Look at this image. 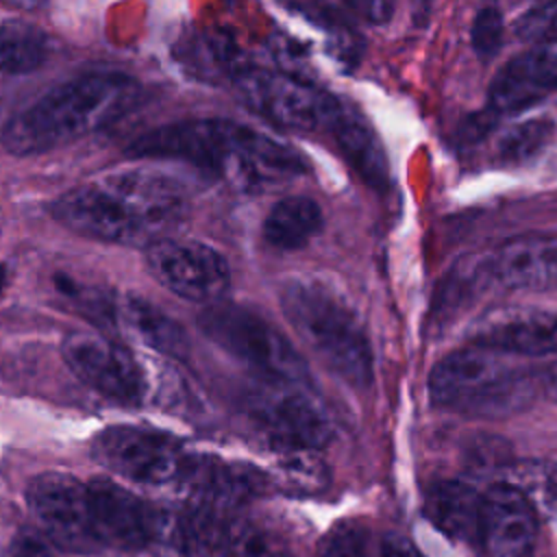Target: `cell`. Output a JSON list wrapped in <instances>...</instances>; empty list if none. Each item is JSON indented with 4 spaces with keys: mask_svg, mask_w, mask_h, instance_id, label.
Here are the masks:
<instances>
[{
    "mask_svg": "<svg viewBox=\"0 0 557 557\" xmlns=\"http://www.w3.org/2000/svg\"><path fill=\"white\" fill-rule=\"evenodd\" d=\"M200 331L222 350L246 363L268 385H302L307 366L292 342L261 313L233 305H209L198 318Z\"/></svg>",
    "mask_w": 557,
    "mask_h": 557,
    "instance_id": "6",
    "label": "cell"
},
{
    "mask_svg": "<svg viewBox=\"0 0 557 557\" xmlns=\"http://www.w3.org/2000/svg\"><path fill=\"white\" fill-rule=\"evenodd\" d=\"M257 416L278 450L318 453L333 437L329 413L300 385H270Z\"/></svg>",
    "mask_w": 557,
    "mask_h": 557,
    "instance_id": "12",
    "label": "cell"
},
{
    "mask_svg": "<svg viewBox=\"0 0 557 557\" xmlns=\"http://www.w3.org/2000/svg\"><path fill=\"white\" fill-rule=\"evenodd\" d=\"M61 352L70 370L98 394L124 405L141 403L146 379L135 355L122 344L91 331H76L63 339Z\"/></svg>",
    "mask_w": 557,
    "mask_h": 557,
    "instance_id": "11",
    "label": "cell"
},
{
    "mask_svg": "<svg viewBox=\"0 0 557 557\" xmlns=\"http://www.w3.org/2000/svg\"><path fill=\"white\" fill-rule=\"evenodd\" d=\"M54 289L59 296H63L72 309L87 315L91 322L98 324H113L117 318V305L113 298H109L104 292L89 287L85 283H78L76 278L67 274L54 276Z\"/></svg>",
    "mask_w": 557,
    "mask_h": 557,
    "instance_id": "27",
    "label": "cell"
},
{
    "mask_svg": "<svg viewBox=\"0 0 557 557\" xmlns=\"http://www.w3.org/2000/svg\"><path fill=\"white\" fill-rule=\"evenodd\" d=\"M117 315L150 348L176 359L187 357L189 344L183 329L146 298L135 294L126 296L117 305Z\"/></svg>",
    "mask_w": 557,
    "mask_h": 557,
    "instance_id": "21",
    "label": "cell"
},
{
    "mask_svg": "<svg viewBox=\"0 0 557 557\" xmlns=\"http://www.w3.org/2000/svg\"><path fill=\"white\" fill-rule=\"evenodd\" d=\"M481 498L483 494L463 481H437L424 496V516L450 540L474 542L479 540Z\"/></svg>",
    "mask_w": 557,
    "mask_h": 557,
    "instance_id": "18",
    "label": "cell"
},
{
    "mask_svg": "<svg viewBox=\"0 0 557 557\" xmlns=\"http://www.w3.org/2000/svg\"><path fill=\"white\" fill-rule=\"evenodd\" d=\"M222 557H294V548L285 535L268 524L244 516H231L224 524Z\"/></svg>",
    "mask_w": 557,
    "mask_h": 557,
    "instance_id": "22",
    "label": "cell"
},
{
    "mask_svg": "<svg viewBox=\"0 0 557 557\" xmlns=\"http://www.w3.org/2000/svg\"><path fill=\"white\" fill-rule=\"evenodd\" d=\"M429 396L442 409L500 418L531 403L533 381L509 355L470 344L435 363L429 374Z\"/></svg>",
    "mask_w": 557,
    "mask_h": 557,
    "instance_id": "5",
    "label": "cell"
},
{
    "mask_svg": "<svg viewBox=\"0 0 557 557\" xmlns=\"http://www.w3.org/2000/svg\"><path fill=\"white\" fill-rule=\"evenodd\" d=\"M91 455L113 474L144 485L181 483L191 459L170 433L133 424L100 431L91 442Z\"/></svg>",
    "mask_w": 557,
    "mask_h": 557,
    "instance_id": "8",
    "label": "cell"
},
{
    "mask_svg": "<svg viewBox=\"0 0 557 557\" xmlns=\"http://www.w3.org/2000/svg\"><path fill=\"white\" fill-rule=\"evenodd\" d=\"M276 474H270V483L289 494H315L324 490L329 472L315 450H278Z\"/></svg>",
    "mask_w": 557,
    "mask_h": 557,
    "instance_id": "25",
    "label": "cell"
},
{
    "mask_svg": "<svg viewBox=\"0 0 557 557\" xmlns=\"http://www.w3.org/2000/svg\"><path fill=\"white\" fill-rule=\"evenodd\" d=\"M553 91H557V41L537 44L509 59L492 81L490 109L516 113Z\"/></svg>",
    "mask_w": 557,
    "mask_h": 557,
    "instance_id": "15",
    "label": "cell"
},
{
    "mask_svg": "<svg viewBox=\"0 0 557 557\" xmlns=\"http://www.w3.org/2000/svg\"><path fill=\"white\" fill-rule=\"evenodd\" d=\"M26 503L37 529L65 553L91 555L102 550L96 533L87 483L67 472H41L26 490Z\"/></svg>",
    "mask_w": 557,
    "mask_h": 557,
    "instance_id": "9",
    "label": "cell"
},
{
    "mask_svg": "<svg viewBox=\"0 0 557 557\" xmlns=\"http://www.w3.org/2000/svg\"><path fill=\"white\" fill-rule=\"evenodd\" d=\"M278 300L292 329L335 376L355 389L372 383L370 339L357 309L337 289L318 278H292Z\"/></svg>",
    "mask_w": 557,
    "mask_h": 557,
    "instance_id": "4",
    "label": "cell"
},
{
    "mask_svg": "<svg viewBox=\"0 0 557 557\" xmlns=\"http://www.w3.org/2000/svg\"><path fill=\"white\" fill-rule=\"evenodd\" d=\"M540 383L546 389V394L553 398V403H557V361H553L540 372Z\"/></svg>",
    "mask_w": 557,
    "mask_h": 557,
    "instance_id": "32",
    "label": "cell"
},
{
    "mask_svg": "<svg viewBox=\"0 0 557 557\" xmlns=\"http://www.w3.org/2000/svg\"><path fill=\"white\" fill-rule=\"evenodd\" d=\"M146 265L157 283L191 302L215 305L231 285L226 259L194 239H157L146 248Z\"/></svg>",
    "mask_w": 557,
    "mask_h": 557,
    "instance_id": "10",
    "label": "cell"
},
{
    "mask_svg": "<svg viewBox=\"0 0 557 557\" xmlns=\"http://www.w3.org/2000/svg\"><path fill=\"white\" fill-rule=\"evenodd\" d=\"M379 557H426L409 537L400 533H385L381 540Z\"/></svg>",
    "mask_w": 557,
    "mask_h": 557,
    "instance_id": "31",
    "label": "cell"
},
{
    "mask_svg": "<svg viewBox=\"0 0 557 557\" xmlns=\"http://www.w3.org/2000/svg\"><path fill=\"white\" fill-rule=\"evenodd\" d=\"M244 102L265 120L298 133H331L344 104L292 74L244 67L235 74Z\"/></svg>",
    "mask_w": 557,
    "mask_h": 557,
    "instance_id": "7",
    "label": "cell"
},
{
    "mask_svg": "<svg viewBox=\"0 0 557 557\" xmlns=\"http://www.w3.org/2000/svg\"><path fill=\"white\" fill-rule=\"evenodd\" d=\"M183 187L150 170L109 174L78 185L50 205L65 228L98 242L150 246L185 213Z\"/></svg>",
    "mask_w": 557,
    "mask_h": 557,
    "instance_id": "2",
    "label": "cell"
},
{
    "mask_svg": "<svg viewBox=\"0 0 557 557\" xmlns=\"http://www.w3.org/2000/svg\"><path fill=\"white\" fill-rule=\"evenodd\" d=\"M139 98V83L120 72L72 78L17 111L0 141L15 157L41 154L124 115Z\"/></svg>",
    "mask_w": 557,
    "mask_h": 557,
    "instance_id": "3",
    "label": "cell"
},
{
    "mask_svg": "<svg viewBox=\"0 0 557 557\" xmlns=\"http://www.w3.org/2000/svg\"><path fill=\"white\" fill-rule=\"evenodd\" d=\"M2 557H61V553L37 527L22 524L4 542Z\"/></svg>",
    "mask_w": 557,
    "mask_h": 557,
    "instance_id": "29",
    "label": "cell"
},
{
    "mask_svg": "<svg viewBox=\"0 0 557 557\" xmlns=\"http://www.w3.org/2000/svg\"><path fill=\"white\" fill-rule=\"evenodd\" d=\"M518 487L537 513L557 516V461L550 459H527L509 470L505 479Z\"/></svg>",
    "mask_w": 557,
    "mask_h": 557,
    "instance_id": "24",
    "label": "cell"
},
{
    "mask_svg": "<svg viewBox=\"0 0 557 557\" xmlns=\"http://www.w3.org/2000/svg\"><path fill=\"white\" fill-rule=\"evenodd\" d=\"M344 159L357 170V174L370 185L387 183V161L370 126L350 109L344 107L339 120L329 133Z\"/></svg>",
    "mask_w": 557,
    "mask_h": 557,
    "instance_id": "20",
    "label": "cell"
},
{
    "mask_svg": "<svg viewBox=\"0 0 557 557\" xmlns=\"http://www.w3.org/2000/svg\"><path fill=\"white\" fill-rule=\"evenodd\" d=\"M513 28L522 41H533L535 46L557 41V2L527 9Z\"/></svg>",
    "mask_w": 557,
    "mask_h": 557,
    "instance_id": "28",
    "label": "cell"
},
{
    "mask_svg": "<svg viewBox=\"0 0 557 557\" xmlns=\"http://www.w3.org/2000/svg\"><path fill=\"white\" fill-rule=\"evenodd\" d=\"M50 44L44 30L20 24H0V72L4 74H28L41 67L48 59Z\"/></svg>",
    "mask_w": 557,
    "mask_h": 557,
    "instance_id": "23",
    "label": "cell"
},
{
    "mask_svg": "<svg viewBox=\"0 0 557 557\" xmlns=\"http://www.w3.org/2000/svg\"><path fill=\"white\" fill-rule=\"evenodd\" d=\"M470 342L509 357L557 355V311L535 307L492 311L472 331Z\"/></svg>",
    "mask_w": 557,
    "mask_h": 557,
    "instance_id": "14",
    "label": "cell"
},
{
    "mask_svg": "<svg viewBox=\"0 0 557 557\" xmlns=\"http://www.w3.org/2000/svg\"><path fill=\"white\" fill-rule=\"evenodd\" d=\"M479 540L487 557L535 555L537 511L511 483L498 481L483 492Z\"/></svg>",
    "mask_w": 557,
    "mask_h": 557,
    "instance_id": "13",
    "label": "cell"
},
{
    "mask_svg": "<svg viewBox=\"0 0 557 557\" xmlns=\"http://www.w3.org/2000/svg\"><path fill=\"white\" fill-rule=\"evenodd\" d=\"M322 228L320 205L307 196H285L263 220V239L276 250H300Z\"/></svg>",
    "mask_w": 557,
    "mask_h": 557,
    "instance_id": "19",
    "label": "cell"
},
{
    "mask_svg": "<svg viewBox=\"0 0 557 557\" xmlns=\"http://www.w3.org/2000/svg\"><path fill=\"white\" fill-rule=\"evenodd\" d=\"M503 44V15L498 9L485 7L472 22V46L483 59L492 57Z\"/></svg>",
    "mask_w": 557,
    "mask_h": 557,
    "instance_id": "30",
    "label": "cell"
},
{
    "mask_svg": "<svg viewBox=\"0 0 557 557\" xmlns=\"http://www.w3.org/2000/svg\"><path fill=\"white\" fill-rule=\"evenodd\" d=\"M492 272L509 289L557 285V235L527 233L507 239L492 259Z\"/></svg>",
    "mask_w": 557,
    "mask_h": 557,
    "instance_id": "17",
    "label": "cell"
},
{
    "mask_svg": "<svg viewBox=\"0 0 557 557\" xmlns=\"http://www.w3.org/2000/svg\"><path fill=\"white\" fill-rule=\"evenodd\" d=\"M87 494L94 527L102 546L122 550L146 548L150 503L104 476L91 479L87 483Z\"/></svg>",
    "mask_w": 557,
    "mask_h": 557,
    "instance_id": "16",
    "label": "cell"
},
{
    "mask_svg": "<svg viewBox=\"0 0 557 557\" xmlns=\"http://www.w3.org/2000/svg\"><path fill=\"white\" fill-rule=\"evenodd\" d=\"M555 137V122L550 117L522 120L498 139L496 154L507 165H524L533 161Z\"/></svg>",
    "mask_w": 557,
    "mask_h": 557,
    "instance_id": "26",
    "label": "cell"
},
{
    "mask_svg": "<svg viewBox=\"0 0 557 557\" xmlns=\"http://www.w3.org/2000/svg\"><path fill=\"white\" fill-rule=\"evenodd\" d=\"M126 152L191 163L235 189L265 191L305 172L300 152L231 120H185L139 135Z\"/></svg>",
    "mask_w": 557,
    "mask_h": 557,
    "instance_id": "1",
    "label": "cell"
}]
</instances>
